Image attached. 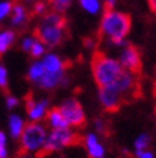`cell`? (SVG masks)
I'll list each match as a JSON object with an SVG mask.
<instances>
[{
	"instance_id": "7402d4cb",
	"label": "cell",
	"mask_w": 156,
	"mask_h": 158,
	"mask_svg": "<svg viewBox=\"0 0 156 158\" xmlns=\"http://www.w3.org/2000/svg\"><path fill=\"white\" fill-rule=\"evenodd\" d=\"M11 7H13V3L9 2V0L0 2V21L3 19H6V17L11 13Z\"/></svg>"
},
{
	"instance_id": "3957f363",
	"label": "cell",
	"mask_w": 156,
	"mask_h": 158,
	"mask_svg": "<svg viewBox=\"0 0 156 158\" xmlns=\"http://www.w3.org/2000/svg\"><path fill=\"white\" fill-rule=\"evenodd\" d=\"M124 68L120 61L106 55L101 51H96L91 58V73L97 88H103L114 83L121 75Z\"/></svg>"
},
{
	"instance_id": "d6986e66",
	"label": "cell",
	"mask_w": 156,
	"mask_h": 158,
	"mask_svg": "<svg viewBox=\"0 0 156 158\" xmlns=\"http://www.w3.org/2000/svg\"><path fill=\"white\" fill-rule=\"evenodd\" d=\"M72 3L73 0H49L52 11H56V13H65Z\"/></svg>"
},
{
	"instance_id": "9c48e42d",
	"label": "cell",
	"mask_w": 156,
	"mask_h": 158,
	"mask_svg": "<svg viewBox=\"0 0 156 158\" xmlns=\"http://www.w3.org/2000/svg\"><path fill=\"white\" fill-rule=\"evenodd\" d=\"M26 107H27V114H28L30 122H41L46 116L49 107V100L48 99H41V100H34L31 95L27 98L26 100Z\"/></svg>"
},
{
	"instance_id": "4fadbf2b",
	"label": "cell",
	"mask_w": 156,
	"mask_h": 158,
	"mask_svg": "<svg viewBox=\"0 0 156 158\" xmlns=\"http://www.w3.org/2000/svg\"><path fill=\"white\" fill-rule=\"evenodd\" d=\"M11 26L20 27L28 21V11L21 3H16L11 7Z\"/></svg>"
},
{
	"instance_id": "8fae6325",
	"label": "cell",
	"mask_w": 156,
	"mask_h": 158,
	"mask_svg": "<svg viewBox=\"0 0 156 158\" xmlns=\"http://www.w3.org/2000/svg\"><path fill=\"white\" fill-rule=\"evenodd\" d=\"M85 145L87 150V154L90 158H104L106 155V148L98 141V137L96 133H87L85 135Z\"/></svg>"
},
{
	"instance_id": "4316f807",
	"label": "cell",
	"mask_w": 156,
	"mask_h": 158,
	"mask_svg": "<svg viewBox=\"0 0 156 158\" xmlns=\"http://www.w3.org/2000/svg\"><path fill=\"white\" fill-rule=\"evenodd\" d=\"M6 106H7V109H10V110L17 107V106H18V99L13 95H7L6 96Z\"/></svg>"
},
{
	"instance_id": "30bf717a",
	"label": "cell",
	"mask_w": 156,
	"mask_h": 158,
	"mask_svg": "<svg viewBox=\"0 0 156 158\" xmlns=\"http://www.w3.org/2000/svg\"><path fill=\"white\" fill-rule=\"evenodd\" d=\"M35 85L39 89H44V90H52V89H55L59 85H66L65 71H59V72L45 71Z\"/></svg>"
},
{
	"instance_id": "2e32d148",
	"label": "cell",
	"mask_w": 156,
	"mask_h": 158,
	"mask_svg": "<svg viewBox=\"0 0 156 158\" xmlns=\"http://www.w3.org/2000/svg\"><path fill=\"white\" fill-rule=\"evenodd\" d=\"M16 41V33L13 30H2L0 31V56L11 48V45Z\"/></svg>"
},
{
	"instance_id": "8992f818",
	"label": "cell",
	"mask_w": 156,
	"mask_h": 158,
	"mask_svg": "<svg viewBox=\"0 0 156 158\" xmlns=\"http://www.w3.org/2000/svg\"><path fill=\"white\" fill-rule=\"evenodd\" d=\"M61 114L66 120L69 127H82L86 124V113L76 98H69L58 106Z\"/></svg>"
},
{
	"instance_id": "277c9868",
	"label": "cell",
	"mask_w": 156,
	"mask_h": 158,
	"mask_svg": "<svg viewBox=\"0 0 156 158\" xmlns=\"http://www.w3.org/2000/svg\"><path fill=\"white\" fill-rule=\"evenodd\" d=\"M80 141V135L72 130V127L66 128H52L46 133V138L44 143L41 152L42 154H51V152L59 151L65 147L75 145Z\"/></svg>"
},
{
	"instance_id": "52a82bcc",
	"label": "cell",
	"mask_w": 156,
	"mask_h": 158,
	"mask_svg": "<svg viewBox=\"0 0 156 158\" xmlns=\"http://www.w3.org/2000/svg\"><path fill=\"white\" fill-rule=\"evenodd\" d=\"M98 100H100L104 110L117 112L118 109L125 103L127 96L124 95L114 83H111V85L98 88Z\"/></svg>"
},
{
	"instance_id": "ba28073f",
	"label": "cell",
	"mask_w": 156,
	"mask_h": 158,
	"mask_svg": "<svg viewBox=\"0 0 156 158\" xmlns=\"http://www.w3.org/2000/svg\"><path fill=\"white\" fill-rule=\"evenodd\" d=\"M120 64L125 71L137 75L141 73V69H142V58H141V52L139 49L134 44H128L125 43L122 51H121L120 55Z\"/></svg>"
},
{
	"instance_id": "6da1fadb",
	"label": "cell",
	"mask_w": 156,
	"mask_h": 158,
	"mask_svg": "<svg viewBox=\"0 0 156 158\" xmlns=\"http://www.w3.org/2000/svg\"><path fill=\"white\" fill-rule=\"evenodd\" d=\"M132 20L131 16L122 11L113 10H104V14L100 21V28L98 34L107 37L114 45L124 47L125 45V37L128 35L131 30Z\"/></svg>"
},
{
	"instance_id": "5bb4252c",
	"label": "cell",
	"mask_w": 156,
	"mask_h": 158,
	"mask_svg": "<svg viewBox=\"0 0 156 158\" xmlns=\"http://www.w3.org/2000/svg\"><path fill=\"white\" fill-rule=\"evenodd\" d=\"M45 117H46V120H48L51 128H66V127H69L66 120L63 118V116L61 114L58 107L49 109L48 112H46Z\"/></svg>"
},
{
	"instance_id": "7a4b0ae2",
	"label": "cell",
	"mask_w": 156,
	"mask_h": 158,
	"mask_svg": "<svg viewBox=\"0 0 156 158\" xmlns=\"http://www.w3.org/2000/svg\"><path fill=\"white\" fill-rule=\"evenodd\" d=\"M35 35L37 40L49 48L62 44L66 38V19L63 14L56 11L42 14V19L35 28Z\"/></svg>"
},
{
	"instance_id": "4dcf8cb0",
	"label": "cell",
	"mask_w": 156,
	"mask_h": 158,
	"mask_svg": "<svg viewBox=\"0 0 156 158\" xmlns=\"http://www.w3.org/2000/svg\"><path fill=\"white\" fill-rule=\"evenodd\" d=\"M148 3H149V6H150V10L155 11L156 10V0H148Z\"/></svg>"
},
{
	"instance_id": "5b68a950",
	"label": "cell",
	"mask_w": 156,
	"mask_h": 158,
	"mask_svg": "<svg viewBox=\"0 0 156 158\" xmlns=\"http://www.w3.org/2000/svg\"><path fill=\"white\" fill-rule=\"evenodd\" d=\"M46 138V128L39 122H30L24 126L20 143L24 152H39Z\"/></svg>"
},
{
	"instance_id": "603a6c76",
	"label": "cell",
	"mask_w": 156,
	"mask_h": 158,
	"mask_svg": "<svg viewBox=\"0 0 156 158\" xmlns=\"http://www.w3.org/2000/svg\"><path fill=\"white\" fill-rule=\"evenodd\" d=\"M9 86V73L4 65H0V89L6 90Z\"/></svg>"
},
{
	"instance_id": "f546056e",
	"label": "cell",
	"mask_w": 156,
	"mask_h": 158,
	"mask_svg": "<svg viewBox=\"0 0 156 158\" xmlns=\"http://www.w3.org/2000/svg\"><path fill=\"white\" fill-rule=\"evenodd\" d=\"M9 157V151H7V144L0 145V158H7Z\"/></svg>"
},
{
	"instance_id": "484cf974",
	"label": "cell",
	"mask_w": 156,
	"mask_h": 158,
	"mask_svg": "<svg viewBox=\"0 0 156 158\" xmlns=\"http://www.w3.org/2000/svg\"><path fill=\"white\" fill-rule=\"evenodd\" d=\"M135 157L137 158H155V154H153L150 150L145 148V150H135Z\"/></svg>"
},
{
	"instance_id": "cb8c5ba5",
	"label": "cell",
	"mask_w": 156,
	"mask_h": 158,
	"mask_svg": "<svg viewBox=\"0 0 156 158\" xmlns=\"http://www.w3.org/2000/svg\"><path fill=\"white\" fill-rule=\"evenodd\" d=\"M46 10H48V4L45 2H37L33 7V13L37 14V16H42V14L46 13Z\"/></svg>"
},
{
	"instance_id": "d4e9b609",
	"label": "cell",
	"mask_w": 156,
	"mask_h": 158,
	"mask_svg": "<svg viewBox=\"0 0 156 158\" xmlns=\"http://www.w3.org/2000/svg\"><path fill=\"white\" fill-rule=\"evenodd\" d=\"M34 37H30V35H27V37H24L23 40H21V49H23L24 52H28L30 51V48H31V45H33V43H34Z\"/></svg>"
},
{
	"instance_id": "9a60e30c",
	"label": "cell",
	"mask_w": 156,
	"mask_h": 158,
	"mask_svg": "<svg viewBox=\"0 0 156 158\" xmlns=\"http://www.w3.org/2000/svg\"><path fill=\"white\" fill-rule=\"evenodd\" d=\"M26 126L24 120L20 117L18 114H10L9 116V133H10V137L13 138H20L21 133H23V128Z\"/></svg>"
},
{
	"instance_id": "d6a6232c",
	"label": "cell",
	"mask_w": 156,
	"mask_h": 158,
	"mask_svg": "<svg viewBox=\"0 0 156 158\" xmlns=\"http://www.w3.org/2000/svg\"><path fill=\"white\" fill-rule=\"evenodd\" d=\"M23 2H33V0H23Z\"/></svg>"
},
{
	"instance_id": "ffe728a7",
	"label": "cell",
	"mask_w": 156,
	"mask_h": 158,
	"mask_svg": "<svg viewBox=\"0 0 156 158\" xmlns=\"http://www.w3.org/2000/svg\"><path fill=\"white\" fill-rule=\"evenodd\" d=\"M45 48L46 47L42 43H41V41H39V40H34V43H33V45H31V48H30V55L33 56V58H41V56L44 55V54H45Z\"/></svg>"
},
{
	"instance_id": "e0dca14e",
	"label": "cell",
	"mask_w": 156,
	"mask_h": 158,
	"mask_svg": "<svg viewBox=\"0 0 156 158\" xmlns=\"http://www.w3.org/2000/svg\"><path fill=\"white\" fill-rule=\"evenodd\" d=\"M45 72V69H44V65L41 61L35 59L28 68V72H27V78H28L30 82L33 83H37L38 82V79L42 76V73Z\"/></svg>"
},
{
	"instance_id": "83f0119b",
	"label": "cell",
	"mask_w": 156,
	"mask_h": 158,
	"mask_svg": "<svg viewBox=\"0 0 156 158\" xmlns=\"http://www.w3.org/2000/svg\"><path fill=\"white\" fill-rule=\"evenodd\" d=\"M94 127H96V131L97 133H104V130H106V124H104L103 120H96Z\"/></svg>"
},
{
	"instance_id": "f1b7e54d",
	"label": "cell",
	"mask_w": 156,
	"mask_h": 158,
	"mask_svg": "<svg viewBox=\"0 0 156 158\" xmlns=\"http://www.w3.org/2000/svg\"><path fill=\"white\" fill-rule=\"evenodd\" d=\"M117 0H104V10H113L115 9Z\"/></svg>"
},
{
	"instance_id": "7c38bea8",
	"label": "cell",
	"mask_w": 156,
	"mask_h": 158,
	"mask_svg": "<svg viewBox=\"0 0 156 158\" xmlns=\"http://www.w3.org/2000/svg\"><path fill=\"white\" fill-rule=\"evenodd\" d=\"M44 58L41 59V62L44 65L45 71H54V72H59V71H65L66 69V62L56 54H44Z\"/></svg>"
},
{
	"instance_id": "ac0fdd59",
	"label": "cell",
	"mask_w": 156,
	"mask_h": 158,
	"mask_svg": "<svg viewBox=\"0 0 156 158\" xmlns=\"http://www.w3.org/2000/svg\"><path fill=\"white\" fill-rule=\"evenodd\" d=\"M79 4L89 14H97L101 9L100 0H79Z\"/></svg>"
},
{
	"instance_id": "1f68e13d",
	"label": "cell",
	"mask_w": 156,
	"mask_h": 158,
	"mask_svg": "<svg viewBox=\"0 0 156 158\" xmlns=\"http://www.w3.org/2000/svg\"><path fill=\"white\" fill-rule=\"evenodd\" d=\"M85 44H86V47H87V48H91V45H93V40H90V38L85 40Z\"/></svg>"
},
{
	"instance_id": "44dd1931",
	"label": "cell",
	"mask_w": 156,
	"mask_h": 158,
	"mask_svg": "<svg viewBox=\"0 0 156 158\" xmlns=\"http://www.w3.org/2000/svg\"><path fill=\"white\" fill-rule=\"evenodd\" d=\"M149 143H150L149 134L142 133V134H139L137 138H135V141H134V148H135V150H145V148H148Z\"/></svg>"
}]
</instances>
